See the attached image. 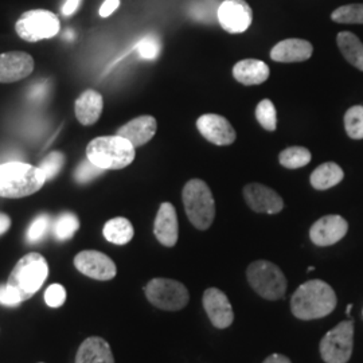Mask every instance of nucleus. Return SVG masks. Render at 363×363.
<instances>
[{"mask_svg": "<svg viewBox=\"0 0 363 363\" xmlns=\"http://www.w3.org/2000/svg\"><path fill=\"white\" fill-rule=\"evenodd\" d=\"M120 6V0H105L100 7V16L108 18L116 11Z\"/></svg>", "mask_w": 363, "mask_h": 363, "instance_id": "nucleus-37", "label": "nucleus"}, {"mask_svg": "<svg viewBox=\"0 0 363 363\" xmlns=\"http://www.w3.org/2000/svg\"><path fill=\"white\" fill-rule=\"evenodd\" d=\"M104 109V99L99 91H82L74 103V112L78 121L82 125H93L99 121V118Z\"/></svg>", "mask_w": 363, "mask_h": 363, "instance_id": "nucleus-20", "label": "nucleus"}, {"mask_svg": "<svg viewBox=\"0 0 363 363\" xmlns=\"http://www.w3.org/2000/svg\"><path fill=\"white\" fill-rule=\"evenodd\" d=\"M76 363H115V357L105 339L91 337L78 347Z\"/></svg>", "mask_w": 363, "mask_h": 363, "instance_id": "nucleus-21", "label": "nucleus"}, {"mask_svg": "<svg viewBox=\"0 0 363 363\" xmlns=\"http://www.w3.org/2000/svg\"><path fill=\"white\" fill-rule=\"evenodd\" d=\"M154 234L156 240L163 247H172L177 245L179 237V223L177 210L172 203L163 202L160 205L154 223Z\"/></svg>", "mask_w": 363, "mask_h": 363, "instance_id": "nucleus-17", "label": "nucleus"}, {"mask_svg": "<svg viewBox=\"0 0 363 363\" xmlns=\"http://www.w3.org/2000/svg\"><path fill=\"white\" fill-rule=\"evenodd\" d=\"M351 308H352V304H349V307H347V315H350Z\"/></svg>", "mask_w": 363, "mask_h": 363, "instance_id": "nucleus-41", "label": "nucleus"}, {"mask_svg": "<svg viewBox=\"0 0 363 363\" xmlns=\"http://www.w3.org/2000/svg\"><path fill=\"white\" fill-rule=\"evenodd\" d=\"M247 279L249 286L259 298L276 301L286 296V277L283 271L271 261L259 259L249 264Z\"/></svg>", "mask_w": 363, "mask_h": 363, "instance_id": "nucleus-6", "label": "nucleus"}, {"mask_svg": "<svg viewBox=\"0 0 363 363\" xmlns=\"http://www.w3.org/2000/svg\"><path fill=\"white\" fill-rule=\"evenodd\" d=\"M262 363H292V361L283 354H271L268 358H265V361Z\"/></svg>", "mask_w": 363, "mask_h": 363, "instance_id": "nucleus-39", "label": "nucleus"}, {"mask_svg": "<svg viewBox=\"0 0 363 363\" xmlns=\"http://www.w3.org/2000/svg\"><path fill=\"white\" fill-rule=\"evenodd\" d=\"M312 52L313 48L306 39H284L271 50V58L276 62L283 64L304 62L311 58Z\"/></svg>", "mask_w": 363, "mask_h": 363, "instance_id": "nucleus-19", "label": "nucleus"}, {"mask_svg": "<svg viewBox=\"0 0 363 363\" xmlns=\"http://www.w3.org/2000/svg\"><path fill=\"white\" fill-rule=\"evenodd\" d=\"M135 49L144 60H156L160 54V40L154 35H148L142 39Z\"/></svg>", "mask_w": 363, "mask_h": 363, "instance_id": "nucleus-34", "label": "nucleus"}, {"mask_svg": "<svg viewBox=\"0 0 363 363\" xmlns=\"http://www.w3.org/2000/svg\"><path fill=\"white\" fill-rule=\"evenodd\" d=\"M48 274V261L42 255L33 252L16 262L7 284L13 286L25 301L38 292L39 288L46 281Z\"/></svg>", "mask_w": 363, "mask_h": 363, "instance_id": "nucleus-5", "label": "nucleus"}, {"mask_svg": "<svg viewBox=\"0 0 363 363\" xmlns=\"http://www.w3.org/2000/svg\"><path fill=\"white\" fill-rule=\"evenodd\" d=\"M10 228H11V218L7 214L0 213V235L6 233Z\"/></svg>", "mask_w": 363, "mask_h": 363, "instance_id": "nucleus-40", "label": "nucleus"}, {"mask_svg": "<svg viewBox=\"0 0 363 363\" xmlns=\"http://www.w3.org/2000/svg\"><path fill=\"white\" fill-rule=\"evenodd\" d=\"M50 225H52V218L48 214H40L37 218H34L27 229V241L31 244H35L40 241L49 232Z\"/></svg>", "mask_w": 363, "mask_h": 363, "instance_id": "nucleus-32", "label": "nucleus"}, {"mask_svg": "<svg viewBox=\"0 0 363 363\" xmlns=\"http://www.w3.org/2000/svg\"><path fill=\"white\" fill-rule=\"evenodd\" d=\"M220 27L230 34L247 31L253 21V11L245 0H223L217 10Z\"/></svg>", "mask_w": 363, "mask_h": 363, "instance_id": "nucleus-10", "label": "nucleus"}, {"mask_svg": "<svg viewBox=\"0 0 363 363\" xmlns=\"http://www.w3.org/2000/svg\"><path fill=\"white\" fill-rule=\"evenodd\" d=\"M343 178L345 172L337 163H323L316 167V169H313L310 182L315 190L323 191L337 186V183L343 181Z\"/></svg>", "mask_w": 363, "mask_h": 363, "instance_id": "nucleus-24", "label": "nucleus"}, {"mask_svg": "<svg viewBox=\"0 0 363 363\" xmlns=\"http://www.w3.org/2000/svg\"><path fill=\"white\" fill-rule=\"evenodd\" d=\"M349 232V223L343 217L331 214L316 220L310 229V238L316 247H331Z\"/></svg>", "mask_w": 363, "mask_h": 363, "instance_id": "nucleus-13", "label": "nucleus"}, {"mask_svg": "<svg viewBox=\"0 0 363 363\" xmlns=\"http://www.w3.org/2000/svg\"><path fill=\"white\" fill-rule=\"evenodd\" d=\"M66 300V291L61 284H52L45 292V301L49 307L58 308L64 306Z\"/></svg>", "mask_w": 363, "mask_h": 363, "instance_id": "nucleus-35", "label": "nucleus"}, {"mask_svg": "<svg viewBox=\"0 0 363 363\" xmlns=\"http://www.w3.org/2000/svg\"><path fill=\"white\" fill-rule=\"evenodd\" d=\"M334 288L323 280L313 279L298 286L291 298V311L300 320L322 319L337 308Z\"/></svg>", "mask_w": 363, "mask_h": 363, "instance_id": "nucleus-1", "label": "nucleus"}, {"mask_svg": "<svg viewBox=\"0 0 363 363\" xmlns=\"http://www.w3.org/2000/svg\"><path fill=\"white\" fill-rule=\"evenodd\" d=\"M269 66L255 58L242 60L237 62L233 67V77L235 78V81L247 86L264 84L269 77Z\"/></svg>", "mask_w": 363, "mask_h": 363, "instance_id": "nucleus-22", "label": "nucleus"}, {"mask_svg": "<svg viewBox=\"0 0 363 363\" xmlns=\"http://www.w3.org/2000/svg\"><path fill=\"white\" fill-rule=\"evenodd\" d=\"M78 229H79V220L77 216L69 211L60 214L52 223V234L58 241L70 240Z\"/></svg>", "mask_w": 363, "mask_h": 363, "instance_id": "nucleus-26", "label": "nucleus"}, {"mask_svg": "<svg viewBox=\"0 0 363 363\" xmlns=\"http://www.w3.org/2000/svg\"><path fill=\"white\" fill-rule=\"evenodd\" d=\"M64 164H65V155L60 151H54L40 162L39 169H42V172L45 174L46 181H50L60 174Z\"/></svg>", "mask_w": 363, "mask_h": 363, "instance_id": "nucleus-31", "label": "nucleus"}, {"mask_svg": "<svg viewBox=\"0 0 363 363\" xmlns=\"http://www.w3.org/2000/svg\"><path fill=\"white\" fill-rule=\"evenodd\" d=\"M77 271L93 280L108 281L116 276V264L113 259L97 250H82L74 257Z\"/></svg>", "mask_w": 363, "mask_h": 363, "instance_id": "nucleus-11", "label": "nucleus"}, {"mask_svg": "<svg viewBox=\"0 0 363 363\" xmlns=\"http://www.w3.org/2000/svg\"><path fill=\"white\" fill-rule=\"evenodd\" d=\"M45 182V174L35 166L21 162L0 164V196L3 198H25L35 194Z\"/></svg>", "mask_w": 363, "mask_h": 363, "instance_id": "nucleus-2", "label": "nucleus"}, {"mask_svg": "<svg viewBox=\"0 0 363 363\" xmlns=\"http://www.w3.org/2000/svg\"><path fill=\"white\" fill-rule=\"evenodd\" d=\"M256 118L264 130H273L277 127V112L271 100L265 99L259 101L256 108Z\"/></svg>", "mask_w": 363, "mask_h": 363, "instance_id": "nucleus-30", "label": "nucleus"}, {"mask_svg": "<svg viewBox=\"0 0 363 363\" xmlns=\"http://www.w3.org/2000/svg\"><path fill=\"white\" fill-rule=\"evenodd\" d=\"M144 294L152 306L164 311H181L190 301L189 289L181 281L164 277L150 280Z\"/></svg>", "mask_w": 363, "mask_h": 363, "instance_id": "nucleus-7", "label": "nucleus"}, {"mask_svg": "<svg viewBox=\"0 0 363 363\" xmlns=\"http://www.w3.org/2000/svg\"><path fill=\"white\" fill-rule=\"evenodd\" d=\"M331 19L337 23L363 25V4H346L337 9Z\"/></svg>", "mask_w": 363, "mask_h": 363, "instance_id": "nucleus-29", "label": "nucleus"}, {"mask_svg": "<svg viewBox=\"0 0 363 363\" xmlns=\"http://www.w3.org/2000/svg\"><path fill=\"white\" fill-rule=\"evenodd\" d=\"M23 300L21 295L13 289V286L6 284L0 286V304L6 307H16L22 303Z\"/></svg>", "mask_w": 363, "mask_h": 363, "instance_id": "nucleus-36", "label": "nucleus"}, {"mask_svg": "<svg viewBox=\"0 0 363 363\" xmlns=\"http://www.w3.org/2000/svg\"><path fill=\"white\" fill-rule=\"evenodd\" d=\"M61 30L60 19L48 10H30L22 13L15 23V31L19 38L26 42H38L55 37Z\"/></svg>", "mask_w": 363, "mask_h": 363, "instance_id": "nucleus-9", "label": "nucleus"}, {"mask_svg": "<svg viewBox=\"0 0 363 363\" xmlns=\"http://www.w3.org/2000/svg\"><path fill=\"white\" fill-rule=\"evenodd\" d=\"M86 157L103 169H123L135 160V147L124 138L99 136L86 147Z\"/></svg>", "mask_w": 363, "mask_h": 363, "instance_id": "nucleus-3", "label": "nucleus"}, {"mask_svg": "<svg viewBox=\"0 0 363 363\" xmlns=\"http://www.w3.org/2000/svg\"><path fill=\"white\" fill-rule=\"evenodd\" d=\"M345 128L351 139L361 140L363 139V106L355 105L345 115Z\"/></svg>", "mask_w": 363, "mask_h": 363, "instance_id": "nucleus-28", "label": "nucleus"}, {"mask_svg": "<svg viewBox=\"0 0 363 363\" xmlns=\"http://www.w3.org/2000/svg\"><path fill=\"white\" fill-rule=\"evenodd\" d=\"M202 304L211 325L216 328L225 330L233 325L234 312L230 300L218 288H208L203 292Z\"/></svg>", "mask_w": 363, "mask_h": 363, "instance_id": "nucleus-12", "label": "nucleus"}, {"mask_svg": "<svg viewBox=\"0 0 363 363\" xmlns=\"http://www.w3.org/2000/svg\"><path fill=\"white\" fill-rule=\"evenodd\" d=\"M34 70V58L25 52L0 54V82L10 84L28 77Z\"/></svg>", "mask_w": 363, "mask_h": 363, "instance_id": "nucleus-16", "label": "nucleus"}, {"mask_svg": "<svg viewBox=\"0 0 363 363\" xmlns=\"http://www.w3.org/2000/svg\"><path fill=\"white\" fill-rule=\"evenodd\" d=\"M105 240L115 245H125L133 238V226L130 220L124 217H116L108 220L103 229Z\"/></svg>", "mask_w": 363, "mask_h": 363, "instance_id": "nucleus-25", "label": "nucleus"}, {"mask_svg": "<svg viewBox=\"0 0 363 363\" xmlns=\"http://www.w3.org/2000/svg\"><path fill=\"white\" fill-rule=\"evenodd\" d=\"M354 350V322L343 320L322 337L319 352L325 363H347Z\"/></svg>", "mask_w": 363, "mask_h": 363, "instance_id": "nucleus-8", "label": "nucleus"}, {"mask_svg": "<svg viewBox=\"0 0 363 363\" xmlns=\"http://www.w3.org/2000/svg\"><path fill=\"white\" fill-rule=\"evenodd\" d=\"M79 4H81L79 0H66L64 7L61 9V11H62L65 16H70V15H73V13L77 11Z\"/></svg>", "mask_w": 363, "mask_h": 363, "instance_id": "nucleus-38", "label": "nucleus"}, {"mask_svg": "<svg viewBox=\"0 0 363 363\" xmlns=\"http://www.w3.org/2000/svg\"><path fill=\"white\" fill-rule=\"evenodd\" d=\"M104 169L97 167L96 164H93L91 160L86 157V160L81 162L78 166L76 172H74V179L77 183L85 184L93 181L94 178H97L100 174H103Z\"/></svg>", "mask_w": 363, "mask_h": 363, "instance_id": "nucleus-33", "label": "nucleus"}, {"mask_svg": "<svg viewBox=\"0 0 363 363\" xmlns=\"http://www.w3.org/2000/svg\"><path fill=\"white\" fill-rule=\"evenodd\" d=\"M199 133L216 145H230L235 142L237 133L226 117L217 113H206L196 120Z\"/></svg>", "mask_w": 363, "mask_h": 363, "instance_id": "nucleus-14", "label": "nucleus"}, {"mask_svg": "<svg viewBox=\"0 0 363 363\" xmlns=\"http://www.w3.org/2000/svg\"><path fill=\"white\" fill-rule=\"evenodd\" d=\"M157 130V123L155 117L139 116L124 124L117 130L116 135L127 139L135 148L142 147L144 144L148 143L154 136Z\"/></svg>", "mask_w": 363, "mask_h": 363, "instance_id": "nucleus-18", "label": "nucleus"}, {"mask_svg": "<svg viewBox=\"0 0 363 363\" xmlns=\"http://www.w3.org/2000/svg\"><path fill=\"white\" fill-rule=\"evenodd\" d=\"M79 1H82V0H79Z\"/></svg>", "mask_w": 363, "mask_h": 363, "instance_id": "nucleus-42", "label": "nucleus"}, {"mask_svg": "<svg viewBox=\"0 0 363 363\" xmlns=\"http://www.w3.org/2000/svg\"><path fill=\"white\" fill-rule=\"evenodd\" d=\"M311 157V152L304 147H289L279 155V160L283 167L296 169L307 166Z\"/></svg>", "mask_w": 363, "mask_h": 363, "instance_id": "nucleus-27", "label": "nucleus"}, {"mask_svg": "<svg viewBox=\"0 0 363 363\" xmlns=\"http://www.w3.org/2000/svg\"><path fill=\"white\" fill-rule=\"evenodd\" d=\"M337 46L345 60L363 72V43L355 34L342 31L337 37Z\"/></svg>", "mask_w": 363, "mask_h": 363, "instance_id": "nucleus-23", "label": "nucleus"}, {"mask_svg": "<svg viewBox=\"0 0 363 363\" xmlns=\"http://www.w3.org/2000/svg\"><path fill=\"white\" fill-rule=\"evenodd\" d=\"M182 199L187 218L195 229L208 230L216 218V202L206 182L196 178L187 182Z\"/></svg>", "mask_w": 363, "mask_h": 363, "instance_id": "nucleus-4", "label": "nucleus"}, {"mask_svg": "<svg viewBox=\"0 0 363 363\" xmlns=\"http://www.w3.org/2000/svg\"><path fill=\"white\" fill-rule=\"evenodd\" d=\"M247 206L259 214H277L284 208V201L271 187L259 183H250L244 189Z\"/></svg>", "mask_w": 363, "mask_h": 363, "instance_id": "nucleus-15", "label": "nucleus"}]
</instances>
